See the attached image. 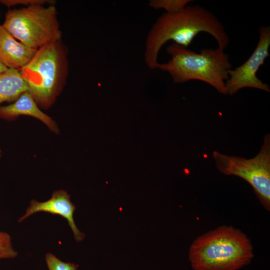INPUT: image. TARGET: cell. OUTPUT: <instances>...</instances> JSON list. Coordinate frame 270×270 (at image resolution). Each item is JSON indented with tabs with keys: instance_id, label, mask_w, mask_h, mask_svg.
<instances>
[{
	"instance_id": "6da1fadb",
	"label": "cell",
	"mask_w": 270,
	"mask_h": 270,
	"mask_svg": "<svg viewBox=\"0 0 270 270\" xmlns=\"http://www.w3.org/2000/svg\"><path fill=\"white\" fill-rule=\"evenodd\" d=\"M200 32H206L216 40L218 48L224 50L229 44L223 25L211 12L199 6H187L176 14L165 12L152 26L146 42L144 60L150 69L158 68V58L162 47L172 40L187 48Z\"/></svg>"
},
{
	"instance_id": "7a4b0ae2",
	"label": "cell",
	"mask_w": 270,
	"mask_h": 270,
	"mask_svg": "<svg viewBox=\"0 0 270 270\" xmlns=\"http://www.w3.org/2000/svg\"><path fill=\"white\" fill-rule=\"evenodd\" d=\"M254 248L248 236L231 226H222L192 243L188 259L194 270H238L249 264Z\"/></svg>"
},
{
	"instance_id": "3957f363",
	"label": "cell",
	"mask_w": 270,
	"mask_h": 270,
	"mask_svg": "<svg viewBox=\"0 0 270 270\" xmlns=\"http://www.w3.org/2000/svg\"><path fill=\"white\" fill-rule=\"evenodd\" d=\"M68 49L61 40L38 49L19 71L28 92L40 108L48 109L64 86L68 73Z\"/></svg>"
},
{
	"instance_id": "277c9868",
	"label": "cell",
	"mask_w": 270,
	"mask_h": 270,
	"mask_svg": "<svg viewBox=\"0 0 270 270\" xmlns=\"http://www.w3.org/2000/svg\"><path fill=\"white\" fill-rule=\"evenodd\" d=\"M166 52L170 60L166 63L158 64V68L168 72L174 83L200 80L218 92L227 94L225 82L232 66L224 50L219 48L202 49L196 53L174 43L167 47Z\"/></svg>"
},
{
	"instance_id": "5b68a950",
	"label": "cell",
	"mask_w": 270,
	"mask_h": 270,
	"mask_svg": "<svg viewBox=\"0 0 270 270\" xmlns=\"http://www.w3.org/2000/svg\"><path fill=\"white\" fill-rule=\"evenodd\" d=\"M2 25L19 42L36 50L62 36L54 4L9 10Z\"/></svg>"
},
{
	"instance_id": "8992f818",
	"label": "cell",
	"mask_w": 270,
	"mask_h": 270,
	"mask_svg": "<svg viewBox=\"0 0 270 270\" xmlns=\"http://www.w3.org/2000/svg\"><path fill=\"white\" fill-rule=\"evenodd\" d=\"M218 170L227 176L240 177L252 188L262 206L270 210V134H266L262 145L252 158L229 156L218 151L212 152Z\"/></svg>"
},
{
	"instance_id": "52a82bcc",
	"label": "cell",
	"mask_w": 270,
	"mask_h": 270,
	"mask_svg": "<svg viewBox=\"0 0 270 270\" xmlns=\"http://www.w3.org/2000/svg\"><path fill=\"white\" fill-rule=\"evenodd\" d=\"M259 40L254 51L242 64L228 71V78L225 82L227 94L233 96L240 90L252 88L270 92L268 84L256 76L260 67L270 56V26H262L259 28Z\"/></svg>"
},
{
	"instance_id": "ba28073f",
	"label": "cell",
	"mask_w": 270,
	"mask_h": 270,
	"mask_svg": "<svg viewBox=\"0 0 270 270\" xmlns=\"http://www.w3.org/2000/svg\"><path fill=\"white\" fill-rule=\"evenodd\" d=\"M70 198V196L66 191L60 190L54 192L51 198L45 202H40L32 200L24 214L18 218V222H21L34 214L40 212L58 214L67 220L76 240L82 241L85 234L78 230L74 222V214L76 208Z\"/></svg>"
},
{
	"instance_id": "9c48e42d",
	"label": "cell",
	"mask_w": 270,
	"mask_h": 270,
	"mask_svg": "<svg viewBox=\"0 0 270 270\" xmlns=\"http://www.w3.org/2000/svg\"><path fill=\"white\" fill-rule=\"evenodd\" d=\"M20 116H32L44 123L52 132L58 134V128L56 122L44 113L28 92L21 94L13 102L5 106H0V119L14 120Z\"/></svg>"
},
{
	"instance_id": "30bf717a",
	"label": "cell",
	"mask_w": 270,
	"mask_h": 270,
	"mask_svg": "<svg viewBox=\"0 0 270 270\" xmlns=\"http://www.w3.org/2000/svg\"><path fill=\"white\" fill-rule=\"evenodd\" d=\"M36 51L19 42L0 24V60L8 68L20 70Z\"/></svg>"
},
{
	"instance_id": "8fae6325",
	"label": "cell",
	"mask_w": 270,
	"mask_h": 270,
	"mask_svg": "<svg viewBox=\"0 0 270 270\" xmlns=\"http://www.w3.org/2000/svg\"><path fill=\"white\" fill-rule=\"evenodd\" d=\"M26 91V84L19 70L9 68L0 74V104L5 102H13Z\"/></svg>"
},
{
	"instance_id": "7c38bea8",
	"label": "cell",
	"mask_w": 270,
	"mask_h": 270,
	"mask_svg": "<svg viewBox=\"0 0 270 270\" xmlns=\"http://www.w3.org/2000/svg\"><path fill=\"white\" fill-rule=\"evenodd\" d=\"M192 0H151L149 6L156 10L164 9L168 14H176L186 8Z\"/></svg>"
},
{
	"instance_id": "4fadbf2b",
	"label": "cell",
	"mask_w": 270,
	"mask_h": 270,
	"mask_svg": "<svg viewBox=\"0 0 270 270\" xmlns=\"http://www.w3.org/2000/svg\"><path fill=\"white\" fill-rule=\"evenodd\" d=\"M18 255L12 246L10 236L4 232H0V260L14 258Z\"/></svg>"
},
{
	"instance_id": "5bb4252c",
	"label": "cell",
	"mask_w": 270,
	"mask_h": 270,
	"mask_svg": "<svg viewBox=\"0 0 270 270\" xmlns=\"http://www.w3.org/2000/svg\"><path fill=\"white\" fill-rule=\"evenodd\" d=\"M45 260L48 270H77L78 268L77 264L64 262L50 252L46 254Z\"/></svg>"
},
{
	"instance_id": "9a60e30c",
	"label": "cell",
	"mask_w": 270,
	"mask_h": 270,
	"mask_svg": "<svg viewBox=\"0 0 270 270\" xmlns=\"http://www.w3.org/2000/svg\"><path fill=\"white\" fill-rule=\"evenodd\" d=\"M52 0H0V4L8 7L14 6L17 5H22L27 6L36 4H54L55 3Z\"/></svg>"
},
{
	"instance_id": "2e32d148",
	"label": "cell",
	"mask_w": 270,
	"mask_h": 270,
	"mask_svg": "<svg viewBox=\"0 0 270 270\" xmlns=\"http://www.w3.org/2000/svg\"><path fill=\"white\" fill-rule=\"evenodd\" d=\"M8 68L6 66H5L0 60V74H2L8 70Z\"/></svg>"
},
{
	"instance_id": "e0dca14e",
	"label": "cell",
	"mask_w": 270,
	"mask_h": 270,
	"mask_svg": "<svg viewBox=\"0 0 270 270\" xmlns=\"http://www.w3.org/2000/svg\"><path fill=\"white\" fill-rule=\"evenodd\" d=\"M2 156V150L0 148V158H1Z\"/></svg>"
},
{
	"instance_id": "ac0fdd59",
	"label": "cell",
	"mask_w": 270,
	"mask_h": 270,
	"mask_svg": "<svg viewBox=\"0 0 270 270\" xmlns=\"http://www.w3.org/2000/svg\"></svg>"
}]
</instances>
